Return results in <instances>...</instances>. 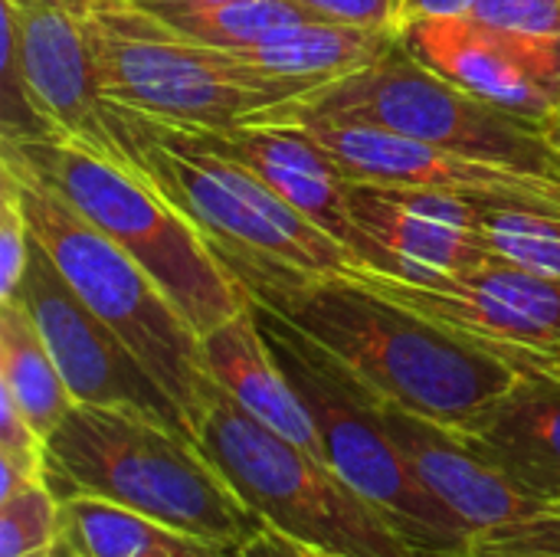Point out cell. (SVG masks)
I'll use <instances>...</instances> for the list:
<instances>
[{
  "instance_id": "6da1fadb",
  "label": "cell",
  "mask_w": 560,
  "mask_h": 557,
  "mask_svg": "<svg viewBox=\"0 0 560 557\" xmlns=\"http://www.w3.org/2000/svg\"><path fill=\"white\" fill-rule=\"evenodd\" d=\"M213 253L256 302L318 341L377 397L450 430L476 420L518 378L492 351L358 279Z\"/></svg>"
},
{
  "instance_id": "7a4b0ae2",
  "label": "cell",
  "mask_w": 560,
  "mask_h": 557,
  "mask_svg": "<svg viewBox=\"0 0 560 557\" xmlns=\"http://www.w3.org/2000/svg\"><path fill=\"white\" fill-rule=\"evenodd\" d=\"M46 483L59 499H108L220 548L269 529L194 440L135 410L72 404L46 437Z\"/></svg>"
},
{
  "instance_id": "3957f363",
  "label": "cell",
  "mask_w": 560,
  "mask_h": 557,
  "mask_svg": "<svg viewBox=\"0 0 560 557\" xmlns=\"http://www.w3.org/2000/svg\"><path fill=\"white\" fill-rule=\"evenodd\" d=\"M0 151L144 266L200 338L249 305L207 236L144 174L59 135H0Z\"/></svg>"
},
{
  "instance_id": "277c9868",
  "label": "cell",
  "mask_w": 560,
  "mask_h": 557,
  "mask_svg": "<svg viewBox=\"0 0 560 557\" xmlns=\"http://www.w3.org/2000/svg\"><path fill=\"white\" fill-rule=\"evenodd\" d=\"M197 450L272 532L322 557H420L404 532L325 460L207 384Z\"/></svg>"
},
{
  "instance_id": "5b68a950",
  "label": "cell",
  "mask_w": 560,
  "mask_h": 557,
  "mask_svg": "<svg viewBox=\"0 0 560 557\" xmlns=\"http://www.w3.org/2000/svg\"><path fill=\"white\" fill-rule=\"evenodd\" d=\"M253 312L276 364L318 430L325 463L354 492L374 502L420 557H469L472 535L410 473L381 423V397L279 312L256 299Z\"/></svg>"
},
{
  "instance_id": "8992f818",
  "label": "cell",
  "mask_w": 560,
  "mask_h": 557,
  "mask_svg": "<svg viewBox=\"0 0 560 557\" xmlns=\"http://www.w3.org/2000/svg\"><path fill=\"white\" fill-rule=\"evenodd\" d=\"M315 118L377 125L466 158H486L560 181V154L551 148L545 125L518 118L453 85L407 53L400 39L371 66L285 98L259 112L249 125H299Z\"/></svg>"
},
{
  "instance_id": "52a82bcc",
  "label": "cell",
  "mask_w": 560,
  "mask_h": 557,
  "mask_svg": "<svg viewBox=\"0 0 560 557\" xmlns=\"http://www.w3.org/2000/svg\"><path fill=\"white\" fill-rule=\"evenodd\" d=\"M0 164L13 174L33 240L49 253L75 295L138 355L154 381L184 410L194 443L203 417L210 374L200 358V335L164 295V289L118 243L95 230L56 190L36 181L10 154Z\"/></svg>"
},
{
  "instance_id": "ba28073f",
  "label": "cell",
  "mask_w": 560,
  "mask_h": 557,
  "mask_svg": "<svg viewBox=\"0 0 560 557\" xmlns=\"http://www.w3.org/2000/svg\"><path fill=\"white\" fill-rule=\"evenodd\" d=\"M89 36L108 102L184 128H240L292 98L233 49L194 43L121 0H92Z\"/></svg>"
},
{
  "instance_id": "9c48e42d",
  "label": "cell",
  "mask_w": 560,
  "mask_h": 557,
  "mask_svg": "<svg viewBox=\"0 0 560 557\" xmlns=\"http://www.w3.org/2000/svg\"><path fill=\"white\" fill-rule=\"evenodd\" d=\"M115 105V102H112ZM118 108L121 141L154 190L171 200L213 250L282 263L315 276H348L364 266L315 220L279 197L262 177L210 151L174 144Z\"/></svg>"
},
{
  "instance_id": "30bf717a",
  "label": "cell",
  "mask_w": 560,
  "mask_h": 557,
  "mask_svg": "<svg viewBox=\"0 0 560 557\" xmlns=\"http://www.w3.org/2000/svg\"><path fill=\"white\" fill-rule=\"evenodd\" d=\"M348 279L476 341L518 374H560L558 279L535 276L502 256L433 282H410L371 266L351 269Z\"/></svg>"
},
{
  "instance_id": "8fae6325",
  "label": "cell",
  "mask_w": 560,
  "mask_h": 557,
  "mask_svg": "<svg viewBox=\"0 0 560 557\" xmlns=\"http://www.w3.org/2000/svg\"><path fill=\"white\" fill-rule=\"evenodd\" d=\"M89 7L92 0H0V46L13 49L26 102L46 135L141 174L121 141L118 108L98 85Z\"/></svg>"
},
{
  "instance_id": "7c38bea8",
  "label": "cell",
  "mask_w": 560,
  "mask_h": 557,
  "mask_svg": "<svg viewBox=\"0 0 560 557\" xmlns=\"http://www.w3.org/2000/svg\"><path fill=\"white\" fill-rule=\"evenodd\" d=\"M16 299H23L33 315L75 404L135 410L194 440L184 410L138 361V355L75 295L36 240H30V263Z\"/></svg>"
},
{
  "instance_id": "4fadbf2b",
  "label": "cell",
  "mask_w": 560,
  "mask_h": 557,
  "mask_svg": "<svg viewBox=\"0 0 560 557\" xmlns=\"http://www.w3.org/2000/svg\"><path fill=\"white\" fill-rule=\"evenodd\" d=\"M351 181L459 194L486 204L522 207L560 217V181L525 174L486 158H466L377 125L361 121H299Z\"/></svg>"
},
{
  "instance_id": "5bb4252c",
  "label": "cell",
  "mask_w": 560,
  "mask_h": 557,
  "mask_svg": "<svg viewBox=\"0 0 560 557\" xmlns=\"http://www.w3.org/2000/svg\"><path fill=\"white\" fill-rule=\"evenodd\" d=\"M125 112H131V108H125ZM131 115L148 131H154L174 144H187V148L210 151V154L243 164L246 171L262 177L279 197H285L295 210H302L308 220H315L331 240L348 246L364 266L381 269L377 250L358 230L351 207H348L351 177H345L338 171L331 154L305 128H299V125L184 128V125H164L141 112H131Z\"/></svg>"
},
{
  "instance_id": "9a60e30c",
  "label": "cell",
  "mask_w": 560,
  "mask_h": 557,
  "mask_svg": "<svg viewBox=\"0 0 560 557\" xmlns=\"http://www.w3.org/2000/svg\"><path fill=\"white\" fill-rule=\"evenodd\" d=\"M482 204L459 194L371 181H351L348 187L351 217L377 250L381 272L410 282L459 276L499 256L479 230Z\"/></svg>"
},
{
  "instance_id": "2e32d148",
  "label": "cell",
  "mask_w": 560,
  "mask_h": 557,
  "mask_svg": "<svg viewBox=\"0 0 560 557\" xmlns=\"http://www.w3.org/2000/svg\"><path fill=\"white\" fill-rule=\"evenodd\" d=\"M397 39L453 85L518 118L548 125L560 112L558 76L472 16L413 20L397 30Z\"/></svg>"
},
{
  "instance_id": "e0dca14e",
  "label": "cell",
  "mask_w": 560,
  "mask_h": 557,
  "mask_svg": "<svg viewBox=\"0 0 560 557\" xmlns=\"http://www.w3.org/2000/svg\"><path fill=\"white\" fill-rule=\"evenodd\" d=\"M377 414L410 473L443 509L453 512V519L472 538L541 509V502L518 492L456 430L413 410H404L384 397L377 401Z\"/></svg>"
},
{
  "instance_id": "ac0fdd59",
  "label": "cell",
  "mask_w": 560,
  "mask_h": 557,
  "mask_svg": "<svg viewBox=\"0 0 560 557\" xmlns=\"http://www.w3.org/2000/svg\"><path fill=\"white\" fill-rule=\"evenodd\" d=\"M456 433L528 499L560 502V374H518Z\"/></svg>"
},
{
  "instance_id": "d6986e66",
  "label": "cell",
  "mask_w": 560,
  "mask_h": 557,
  "mask_svg": "<svg viewBox=\"0 0 560 557\" xmlns=\"http://www.w3.org/2000/svg\"><path fill=\"white\" fill-rule=\"evenodd\" d=\"M200 358H203V371L210 374V381H217L246 414H253L256 420L282 433L285 440L325 460L318 430L302 397L295 394V387L276 364L259 332L253 299L243 312H236L233 318H226L223 325H217L213 332L200 338Z\"/></svg>"
},
{
  "instance_id": "ffe728a7",
  "label": "cell",
  "mask_w": 560,
  "mask_h": 557,
  "mask_svg": "<svg viewBox=\"0 0 560 557\" xmlns=\"http://www.w3.org/2000/svg\"><path fill=\"white\" fill-rule=\"evenodd\" d=\"M394 43H397L394 30H368L338 20H308L272 43L233 49V53L246 66L285 85L295 98L302 92L322 89L335 79H345L371 66Z\"/></svg>"
},
{
  "instance_id": "44dd1931",
  "label": "cell",
  "mask_w": 560,
  "mask_h": 557,
  "mask_svg": "<svg viewBox=\"0 0 560 557\" xmlns=\"http://www.w3.org/2000/svg\"><path fill=\"white\" fill-rule=\"evenodd\" d=\"M56 548L62 557H226L233 552L95 496L62 499V538Z\"/></svg>"
},
{
  "instance_id": "7402d4cb",
  "label": "cell",
  "mask_w": 560,
  "mask_h": 557,
  "mask_svg": "<svg viewBox=\"0 0 560 557\" xmlns=\"http://www.w3.org/2000/svg\"><path fill=\"white\" fill-rule=\"evenodd\" d=\"M0 387L43 443L75 404L23 299L0 302Z\"/></svg>"
},
{
  "instance_id": "603a6c76",
  "label": "cell",
  "mask_w": 560,
  "mask_h": 557,
  "mask_svg": "<svg viewBox=\"0 0 560 557\" xmlns=\"http://www.w3.org/2000/svg\"><path fill=\"white\" fill-rule=\"evenodd\" d=\"M180 36L217 46V49H249L292 33L299 23L322 20L299 0H223L213 7L158 16Z\"/></svg>"
},
{
  "instance_id": "cb8c5ba5",
  "label": "cell",
  "mask_w": 560,
  "mask_h": 557,
  "mask_svg": "<svg viewBox=\"0 0 560 557\" xmlns=\"http://www.w3.org/2000/svg\"><path fill=\"white\" fill-rule=\"evenodd\" d=\"M479 230L502 259L560 282V217L522 207L482 204Z\"/></svg>"
},
{
  "instance_id": "d4e9b609",
  "label": "cell",
  "mask_w": 560,
  "mask_h": 557,
  "mask_svg": "<svg viewBox=\"0 0 560 557\" xmlns=\"http://www.w3.org/2000/svg\"><path fill=\"white\" fill-rule=\"evenodd\" d=\"M62 538V499L46 479L0 499V557H36Z\"/></svg>"
},
{
  "instance_id": "484cf974",
  "label": "cell",
  "mask_w": 560,
  "mask_h": 557,
  "mask_svg": "<svg viewBox=\"0 0 560 557\" xmlns=\"http://www.w3.org/2000/svg\"><path fill=\"white\" fill-rule=\"evenodd\" d=\"M560 79V0H479L469 13Z\"/></svg>"
},
{
  "instance_id": "4316f807",
  "label": "cell",
  "mask_w": 560,
  "mask_h": 557,
  "mask_svg": "<svg viewBox=\"0 0 560 557\" xmlns=\"http://www.w3.org/2000/svg\"><path fill=\"white\" fill-rule=\"evenodd\" d=\"M469 557H560V502L476 535Z\"/></svg>"
},
{
  "instance_id": "83f0119b",
  "label": "cell",
  "mask_w": 560,
  "mask_h": 557,
  "mask_svg": "<svg viewBox=\"0 0 560 557\" xmlns=\"http://www.w3.org/2000/svg\"><path fill=\"white\" fill-rule=\"evenodd\" d=\"M30 227L13 174L0 164V302L16 299L30 263Z\"/></svg>"
},
{
  "instance_id": "f1b7e54d",
  "label": "cell",
  "mask_w": 560,
  "mask_h": 557,
  "mask_svg": "<svg viewBox=\"0 0 560 557\" xmlns=\"http://www.w3.org/2000/svg\"><path fill=\"white\" fill-rule=\"evenodd\" d=\"M299 3L322 20L397 33V0H299Z\"/></svg>"
},
{
  "instance_id": "f546056e",
  "label": "cell",
  "mask_w": 560,
  "mask_h": 557,
  "mask_svg": "<svg viewBox=\"0 0 560 557\" xmlns=\"http://www.w3.org/2000/svg\"><path fill=\"white\" fill-rule=\"evenodd\" d=\"M479 0H397V30L413 20H436V16H469Z\"/></svg>"
},
{
  "instance_id": "4dcf8cb0",
  "label": "cell",
  "mask_w": 560,
  "mask_h": 557,
  "mask_svg": "<svg viewBox=\"0 0 560 557\" xmlns=\"http://www.w3.org/2000/svg\"><path fill=\"white\" fill-rule=\"evenodd\" d=\"M226 557H322V555H315V552H308V548H302V545L289 542L285 535H279V532L266 529L262 535H256L253 542H246V545L233 548Z\"/></svg>"
},
{
  "instance_id": "1f68e13d",
  "label": "cell",
  "mask_w": 560,
  "mask_h": 557,
  "mask_svg": "<svg viewBox=\"0 0 560 557\" xmlns=\"http://www.w3.org/2000/svg\"><path fill=\"white\" fill-rule=\"evenodd\" d=\"M545 135H548V141H551V148L560 154V112L545 125Z\"/></svg>"
},
{
  "instance_id": "d6a6232c",
  "label": "cell",
  "mask_w": 560,
  "mask_h": 557,
  "mask_svg": "<svg viewBox=\"0 0 560 557\" xmlns=\"http://www.w3.org/2000/svg\"><path fill=\"white\" fill-rule=\"evenodd\" d=\"M36 557H62V552H59V548H52V552H46V555H36Z\"/></svg>"
}]
</instances>
